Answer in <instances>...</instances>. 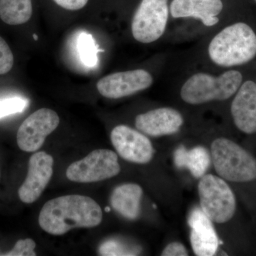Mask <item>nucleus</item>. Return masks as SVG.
<instances>
[{
    "mask_svg": "<svg viewBox=\"0 0 256 256\" xmlns=\"http://www.w3.org/2000/svg\"><path fill=\"white\" fill-rule=\"evenodd\" d=\"M100 205L90 197L66 195L47 202L38 216V224L46 233L62 236L76 228H94L102 222Z\"/></svg>",
    "mask_w": 256,
    "mask_h": 256,
    "instance_id": "nucleus-1",
    "label": "nucleus"
},
{
    "mask_svg": "<svg viewBox=\"0 0 256 256\" xmlns=\"http://www.w3.org/2000/svg\"><path fill=\"white\" fill-rule=\"evenodd\" d=\"M206 52L210 62L220 68L250 63L256 57V32L244 22L230 24L210 38Z\"/></svg>",
    "mask_w": 256,
    "mask_h": 256,
    "instance_id": "nucleus-2",
    "label": "nucleus"
},
{
    "mask_svg": "<svg viewBox=\"0 0 256 256\" xmlns=\"http://www.w3.org/2000/svg\"><path fill=\"white\" fill-rule=\"evenodd\" d=\"M242 82V74L235 69L220 75L197 72L184 82L180 96L184 102L194 106L226 100L236 94Z\"/></svg>",
    "mask_w": 256,
    "mask_h": 256,
    "instance_id": "nucleus-3",
    "label": "nucleus"
},
{
    "mask_svg": "<svg viewBox=\"0 0 256 256\" xmlns=\"http://www.w3.org/2000/svg\"><path fill=\"white\" fill-rule=\"evenodd\" d=\"M210 158L217 174L232 182L256 180V159L246 150L225 138L216 139L210 146Z\"/></svg>",
    "mask_w": 256,
    "mask_h": 256,
    "instance_id": "nucleus-4",
    "label": "nucleus"
},
{
    "mask_svg": "<svg viewBox=\"0 0 256 256\" xmlns=\"http://www.w3.org/2000/svg\"><path fill=\"white\" fill-rule=\"evenodd\" d=\"M200 206L212 222L225 224L233 218L236 200L228 184L220 176L205 174L198 185Z\"/></svg>",
    "mask_w": 256,
    "mask_h": 256,
    "instance_id": "nucleus-5",
    "label": "nucleus"
},
{
    "mask_svg": "<svg viewBox=\"0 0 256 256\" xmlns=\"http://www.w3.org/2000/svg\"><path fill=\"white\" fill-rule=\"evenodd\" d=\"M170 16L169 0H141L133 15V38L142 44L154 43L164 34Z\"/></svg>",
    "mask_w": 256,
    "mask_h": 256,
    "instance_id": "nucleus-6",
    "label": "nucleus"
},
{
    "mask_svg": "<svg viewBox=\"0 0 256 256\" xmlns=\"http://www.w3.org/2000/svg\"><path fill=\"white\" fill-rule=\"evenodd\" d=\"M120 172L117 154L110 150L100 149L72 163L66 170V176L74 182L92 183L114 178Z\"/></svg>",
    "mask_w": 256,
    "mask_h": 256,
    "instance_id": "nucleus-7",
    "label": "nucleus"
},
{
    "mask_svg": "<svg viewBox=\"0 0 256 256\" xmlns=\"http://www.w3.org/2000/svg\"><path fill=\"white\" fill-rule=\"evenodd\" d=\"M60 118L54 110L42 108L25 119L18 131L16 142L24 152H33L43 146L47 136L58 128Z\"/></svg>",
    "mask_w": 256,
    "mask_h": 256,
    "instance_id": "nucleus-8",
    "label": "nucleus"
},
{
    "mask_svg": "<svg viewBox=\"0 0 256 256\" xmlns=\"http://www.w3.org/2000/svg\"><path fill=\"white\" fill-rule=\"evenodd\" d=\"M152 75L144 69L109 74L97 82L98 92L104 97L118 99L146 90L152 85Z\"/></svg>",
    "mask_w": 256,
    "mask_h": 256,
    "instance_id": "nucleus-9",
    "label": "nucleus"
},
{
    "mask_svg": "<svg viewBox=\"0 0 256 256\" xmlns=\"http://www.w3.org/2000/svg\"><path fill=\"white\" fill-rule=\"evenodd\" d=\"M110 140L119 156L130 162L146 164L154 156L152 144L144 133L126 124L112 129Z\"/></svg>",
    "mask_w": 256,
    "mask_h": 256,
    "instance_id": "nucleus-10",
    "label": "nucleus"
},
{
    "mask_svg": "<svg viewBox=\"0 0 256 256\" xmlns=\"http://www.w3.org/2000/svg\"><path fill=\"white\" fill-rule=\"evenodd\" d=\"M54 159L45 152H37L28 161V172L18 190L20 200L34 203L40 198L53 174Z\"/></svg>",
    "mask_w": 256,
    "mask_h": 256,
    "instance_id": "nucleus-11",
    "label": "nucleus"
},
{
    "mask_svg": "<svg viewBox=\"0 0 256 256\" xmlns=\"http://www.w3.org/2000/svg\"><path fill=\"white\" fill-rule=\"evenodd\" d=\"M183 124L182 114L170 107L153 109L138 114L136 118L138 130L151 137L174 134L180 130Z\"/></svg>",
    "mask_w": 256,
    "mask_h": 256,
    "instance_id": "nucleus-12",
    "label": "nucleus"
},
{
    "mask_svg": "<svg viewBox=\"0 0 256 256\" xmlns=\"http://www.w3.org/2000/svg\"><path fill=\"white\" fill-rule=\"evenodd\" d=\"M223 10L222 0H172L170 4L172 18H195L206 28L220 23Z\"/></svg>",
    "mask_w": 256,
    "mask_h": 256,
    "instance_id": "nucleus-13",
    "label": "nucleus"
},
{
    "mask_svg": "<svg viewBox=\"0 0 256 256\" xmlns=\"http://www.w3.org/2000/svg\"><path fill=\"white\" fill-rule=\"evenodd\" d=\"M230 114L236 127L245 134L256 133V82H242L234 95Z\"/></svg>",
    "mask_w": 256,
    "mask_h": 256,
    "instance_id": "nucleus-14",
    "label": "nucleus"
},
{
    "mask_svg": "<svg viewBox=\"0 0 256 256\" xmlns=\"http://www.w3.org/2000/svg\"><path fill=\"white\" fill-rule=\"evenodd\" d=\"M191 228L190 242L193 252L198 256L215 255L218 247V238L212 220L201 210L195 208L188 216Z\"/></svg>",
    "mask_w": 256,
    "mask_h": 256,
    "instance_id": "nucleus-15",
    "label": "nucleus"
},
{
    "mask_svg": "<svg viewBox=\"0 0 256 256\" xmlns=\"http://www.w3.org/2000/svg\"><path fill=\"white\" fill-rule=\"evenodd\" d=\"M143 190L137 184L128 183L114 188L110 196V205L114 212L130 220L140 215Z\"/></svg>",
    "mask_w": 256,
    "mask_h": 256,
    "instance_id": "nucleus-16",
    "label": "nucleus"
},
{
    "mask_svg": "<svg viewBox=\"0 0 256 256\" xmlns=\"http://www.w3.org/2000/svg\"><path fill=\"white\" fill-rule=\"evenodd\" d=\"M174 164L178 168L190 170L192 176L202 178L210 168L212 158L210 152L202 146L186 150L185 146H178L174 153Z\"/></svg>",
    "mask_w": 256,
    "mask_h": 256,
    "instance_id": "nucleus-17",
    "label": "nucleus"
},
{
    "mask_svg": "<svg viewBox=\"0 0 256 256\" xmlns=\"http://www.w3.org/2000/svg\"><path fill=\"white\" fill-rule=\"evenodd\" d=\"M32 14V0H0V18L6 24H23L30 21Z\"/></svg>",
    "mask_w": 256,
    "mask_h": 256,
    "instance_id": "nucleus-18",
    "label": "nucleus"
},
{
    "mask_svg": "<svg viewBox=\"0 0 256 256\" xmlns=\"http://www.w3.org/2000/svg\"><path fill=\"white\" fill-rule=\"evenodd\" d=\"M77 47L82 63L86 66H96L98 63V47L92 35L87 32L80 33L78 36Z\"/></svg>",
    "mask_w": 256,
    "mask_h": 256,
    "instance_id": "nucleus-19",
    "label": "nucleus"
},
{
    "mask_svg": "<svg viewBox=\"0 0 256 256\" xmlns=\"http://www.w3.org/2000/svg\"><path fill=\"white\" fill-rule=\"evenodd\" d=\"M138 248L119 239L111 238L100 244L98 252L101 256H136Z\"/></svg>",
    "mask_w": 256,
    "mask_h": 256,
    "instance_id": "nucleus-20",
    "label": "nucleus"
},
{
    "mask_svg": "<svg viewBox=\"0 0 256 256\" xmlns=\"http://www.w3.org/2000/svg\"><path fill=\"white\" fill-rule=\"evenodd\" d=\"M28 105V101L22 98H11L0 100V118L22 112Z\"/></svg>",
    "mask_w": 256,
    "mask_h": 256,
    "instance_id": "nucleus-21",
    "label": "nucleus"
},
{
    "mask_svg": "<svg viewBox=\"0 0 256 256\" xmlns=\"http://www.w3.org/2000/svg\"><path fill=\"white\" fill-rule=\"evenodd\" d=\"M12 52L6 42L0 36V75L8 74L14 66Z\"/></svg>",
    "mask_w": 256,
    "mask_h": 256,
    "instance_id": "nucleus-22",
    "label": "nucleus"
},
{
    "mask_svg": "<svg viewBox=\"0 0 256 256\" xmlns=\"http://www.w3.org/2000/svg\"><path fill=\"white\" fill-rule=\"evenodd\" d=\"M36 242L31 238L20 240L15 244L14 247L4 254L6 256H36L34 248Z\"/></svg>",
    "mask_w": 256,
    "mask_h": 256,
    "instance_id": "nucleus-23",
    "label": "nucleus"
},
{
    "mask_svg": "<svg viewBox=\"0 0 256 256\" xmlns=\"http://www.w3.org/2000/svg\"><path fill=\"white\" fill-rule=\"evenodd\" d=\"M188 255L186 247L180 242H173L168 244L161 254L162 256H186Z\"/></svg>",
    "mask_w": 256,
    "mask_h": 256,
    "instance_id": "nucleus-24",
    "label": "nucleus"
},
{
    "mask_svg": "<svg viewBox=\"0 0 256 256\" xmlns=\"http://www.w3.org/2000/svg\"><path fill=\"white\" fill-rule=\"evenodd\" d=\"M53 1L64 10L78 11L85 8L89 0H53Z\"/></svg>",
    "mask_w": 256,
    "mask_h": 256,
    "instance_id": "nucleus-25",
    "label": "nucleus"
},
{
    "mask_svg": "<svg viewBox=\"0 0 256 256\" xmlns=\"http://www.w3.org/2000/svg\"><path fill=\"white\" fill-rule=\"evenodd\" d=\"M254 1H255V2H256V0H254Z\"/></svg>",
    "mask_w": 256,
    "mask_h": 256,
    "instance_id": "nucleus-26",
    "label": "nucleus"
},
{
    "mask_svg": "<svg viewBox=\"0 0 256 256\" xmlns=\"http://www.w3.org/2000/svg\"></svg>",
    "mask_w": 256,
    "mask_h": 256,
    "instance_id": "nucleus-27",
    "label": "nucleus"
}]
</instances>
